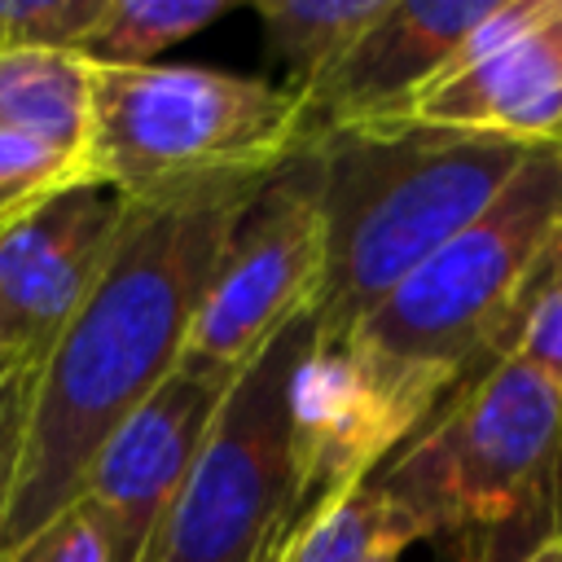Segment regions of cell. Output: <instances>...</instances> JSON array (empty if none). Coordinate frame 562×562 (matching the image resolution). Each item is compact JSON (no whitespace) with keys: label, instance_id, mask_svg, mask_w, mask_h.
I'll return each mask as SVG.
<instances>
[{"label":"cell","instance_id":"cell-1","mask_svg":"<svg viewBox=\"0 0 562 562\" xmlns=\"http://www.w3.org/2000/svg\"><path fill=\"white\" fill-rule=\"evenodd\" d=\"M268 176L123 198L127 215L92 294L31 373L0 558L79 501L105 435L180 364L224 241Z\"/></svg>","mask_w":562,"mask_h":562},{"label":"cell","instance_id":"cell-2","mask_svg":"<svg viewBox=\"0 0 562 562\" xmlns=\"http://www.w3.org/2000/svg\"><path fill=\"white\" fill-rule=\"evenodd\" d=\"M325 228L312 342H342L417 263L474 224L536 149L435 127H356L307 145Z\"/></svg>","mask_w":562,"mask_h":562},{"label":"cell","instance_id":"cell-3","mask_svg":"<svg viewBox=\"0 0 562 562\" xmlns=\"http://www.w3.org/2000/svg\"><path fill=\"white\" fill-rule=\"evenodd\" d=\"M369 483L439 562H522L562 531V386L501 356Z\"/></svg>","mask_w":562,"mask_h":562},{"label":"cell","instance_id":"cell-4","mask_svg":"<svg viewBox=\"0 0 562 562\" xmlns=\"http://www.w3.org/2000/svg\"><path fill=\"white\" fill-rule=\"evenodd\" d=\"M562 237V149H536L501 198L417 263L342 347L422 430L487 364L509 356L522 299Z\"/></svg>","mask_w":562,"mask_h":562},{"label":"cell","instance_id":"cell-5","mask_svg":"<svg viewBox=\"0 0 562 562\" xmlns=\"http://www.w3.org/2000/svg\"><path fill=\"white\" fill-rule=\"evenodd\" d=\"M303 149V97L290 83L206 66L92 61L88 184L154 198L211 180L268 176Z\"/></svg>","mask_w":562,"mask_h":562},{"label":"cell","instance_id":"cell-6","mask_svg":"<svg viewBox=\"0 0 562 562\" xmlns=\"http://www.w3.org/2000/svg\"><path fill=\"white\" fill-rule=\"evenodd\" d=\"M312 316L285 325L224 391L202 452L140 562H277L312 505L290 452V378Z\"/></svg>","mask_w":562,"mask_h":562},{"label":"cell","instance_id":"cell-7","mask_svg":"<svg viewBox=\"0 0 562 562\" xmlns=\"http://www.w3.org/2000/svg\"><path fill=\"white\" fill-rule=\"evenodd\" d=\"M325 268L316 167L299 149L246 202L198 303L180 364L233 382L285 325L312 312Z\"/></svg>","mask_w":562,"mask_h":562},{"label":"cell","instance_id":"cell-8","mask_svg":"<svg viewBox=\"0 0 562 562\" xmlns=\"http://www.w3.org/2000/svg\"><path fill=\"white\" fill-rule=\"evenodd\" d=\"M228 382L176 364L97 448L79 496L105 518L119 562H140L180 496Z\"/></svg>","mask_w":562,"mask_h":562},{"label":"cell","instance_id":"cell-9","mask_svg":"<svg viewBox=\"0 0 562 562\" xmlns=\"http://www.w3.org/2000/svg\"><path fill=\"white\" fill-rule=\"evenodd\" d=\"M127 202L105 184H75L0 237V347L40 364L92 294Z\"/></svg>","mask_w":562,"mask_h":562},{"label":"cell","instance_id":"cell-10","mask_svg":"<svg viewBox=\"0 0 562 562\" xmlns=\"http://www.w3.org/2000/svg\"><path fill=\"white\" fill-rule=\"evenodd\" d=\"M496 0H386L356 44L303 92V149L400 119Z\"/></svg>","mask_w":562,"mask_h":562},{"label":"cell","instance_id":"cell-11","mask_svg":"<svg viewBox=\"0 0 562 562\" xmlns=\"http://www.w3.org/2000/svg\"><path fill=\"white\" fill-rule=\"evenodd\" d=\"M391 123L496 136L522 149H562V0L509 44L439 75Z\"/></svg>","mask_w":562,"mask_h":562},{"label":"cell","instance_id":"cell-12","mask_svg":"<svg viewBox=\"0 0 562 562\" xmlns=\"http://www.w3.org/2000/svg\"><path fill=\"white\" fill-rule=\"evenodd\" d=\"M88 127L92 57L61 48H0V132L40 140L83 162Z\"/></svg>","mask_w":562,"mask_h":562},{"label":"cell","instance_id":"cell-13","mask_svg":"<svg viewBox=\"0 0 562 562\" xmlns=\"http://www.w3.org/2000/svg\"><path fill=\"white\" fill-rule=\"evenodd\" d=\"M386 0H255V18L272 57L290 70V88L303 97L382 13Z\"/></svg>","mask_w":562,"mask_h":562},{"label":"cell","instance_id":"cell-14","mask_svg":"<svg viewBox=\"0 0 562 562\" xmlns=\"http://www.w3.org/2000/svg\"><path fill=\"white\" fill-rule=\"evenodd\" d=\"M395 540L413 544L417 536L373 483H360L316 505L303 518V527L290 536L277 562H364L373 549L395 544Z\"/></svg>","mask_w":562,"mask_h":562},{"label":"cell","instance_id":"cell-15","mask_svg":"<svg viewBox=\"0 0 562 562\" xmlns=\"http://www.w3.org/2000/svg\"><path fill=\"white\" fill-rule=\"evenodd\" d=\"M237 0H110L83 57L101 66H149L154 53L233 13Z\"/></svg>","mask_w":562,"mask_h":562},{"label":"cell","instance_id":"cell-16","mask_svg":"<svg viewBox=\"0 0 562 562\" xmlns=\"http://www.w3.org/2000/svg\"><path fill=\"white\" fill-rule=\"evenodd\" d=\"M75 184H88V171L75 154L0 132V237Z\"/></svg>","mask_w":562,"mask_h":562},{"label":"cell","instance_id":"cell-17","mask_svg":"<svg viewBox=\"0 0 562 562\" xmlns=\"http://www.w3.org/2000/svg\"><path fill=\"white\" fill-rule=\"evenodd\" d=\"M110 0H0V48L83 53Z\"/></svg>","mask_w":562,"mask_h":562},{"label":"cell","instance_id":"cell-18","mask_svg":"<svg viewBox=\"0 0 562 562\" xmlns=\"http://www.w3.org/2000/svg\"><path fill=\"white\" fill-rule=\"evenodd\" d=\"M509 356H518L522 364H531L536 373H544L553 386H562V237L549 250V259L540 263L522 312L514 321V338H509Z\"/></svg>","mask_w":562,"mask_h":562},{"label":"cell","instance_id":"cell-19","mask_svg":"<svg viewBox=\"0 0 562 562\" xmlns=\"http://www.w3.org/2000/svg\"><path fill=\"white\" fill-rule=\"evenodd\" d=\"M0 562H119V549L97 505L79 496Z\"/></svg>","mask_w":562,"mask_h":562},{"label":"cell","instance_id":"cell-20","mask_svg":"<svg viewBox=\"0 0 562 562\" xmlns=\"http://www.w3.org/2000/svg\"><path fill=\"white\" fill-rule=\"evenodd\" d=\"M31 373L22 369L0 386V527H4V509H9V492H13V474H18V452H22V430H26V404H31Z\"/></svg>","mask_w":562,"mask_h":562},{"label":"cell","instance_id":"cell-21","mask_svg":"<svg viewBox=\"0 0 562 562\" xmlns=\"http://www.w3.org/2000/svg\"><path fill=\"white\" fill-rule=\"evenodd\" d=\"M522 562H562V531H558V536H549V540H544L536 553H527Z\"/></svg>","mask_w":562,"mask_h":562},{"label":"cell","instance_id":"cell-22","mask_svg":"<svg viewBox=\"0 0 562 562\" xmlns=\"http://www.w3.org/2000/svg\"><path fill=\"white\" fill-rule=\"evenodd\" d=\"M22 369H31V364H22L18 356H9V351L0 347V386H4V382H9L13 373H22Z\"/></svg>","mask_w":562,"mask_h":562},{"label":"cell","instance_id":"cell-23","mask_svg":"<svg viewBox=\"0 0 562 562\" xmlns=\"http://www.w3.org/2000/svg\"><path fill=\"white\" fill-rule=\"evenodd\" d=\"M404 549H408V544H404V540H395V544H382V549H373L364 562H400V553H404Z\"/></svg>","mask_w":562,"mask_h":562}]
</instances>
